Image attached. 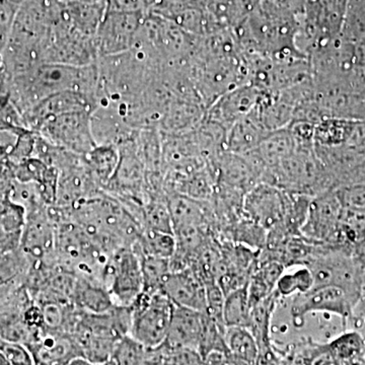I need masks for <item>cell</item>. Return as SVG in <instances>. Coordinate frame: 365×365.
Instances as JSON below:
<instances>
[{"instance_id":"cell-3","label":"cell","mask_w":365,"mask_h":365,"mask_svg":"<svg viewBox=\"0 0 365 365\" xmlns=\"http://www.w3.org/2000/svg\"><path fill=\"white\" fill-rule=\"evenodd\" d=\"M103 284L117 307H131L137 297L143 294L140 260L132 247H123L109 255Z\"/></svg>"},{"instance_id":"cell-25","label":"cell","mask_w":365,"mask_h":365,"mask_svg":"<svg viewBox=\"0 0 365 365\" xmlns=\"http://www.w3.org/2000/svg\"><path fill=\"white\" fill-rule=\"evenodd\" d=\"M137 255L140 260L141 272H143V292H148V294L160 292L163 281L172 272L170 260L158 258V257L148 256V255Z\"/></svg>"},{"instance_id":"cell-8","label":"cell","mask_w":365,"mask_h":365,"mask_svg":"<svg viewBox=\"0 0 365 365\" xmlns=\"http://www.w3.org/2000/svg\"><path fill=\"white\" fill-rule=\"evenodd\" d=\"M264 93L251 83L239 86L218 98L208 108L205 119L227 132L235 122L253 111Z\"/></svg>"},{"instance_id":"cell-31","label":"cell","mask_w":365,"mask_h":365,"mask_svg":"<svg viewBox=\"0 0 365 365\" xmlns=\"http://www.w3.org/2000/svg\"><path fill=\"white\" fill-rule=\"evenodd\" d=\"M208 0H158L153 13L168 14L182 9H206Z\"/></svg>"},{"instance_id":"cell-28","label":"cell","mask_w":365,"mask_h":365,"mask_svg":"<svg viewBox=\"0 0 365 365\" xmlns=\"http://www.w3.org/2000/svg\"><path fill=\"white\" fill-rule=\"evenodd\" d=\"M145 348L130 336H125L115 349L112 359L117 365H144Z\"/></svg>"},{"instance_id":"cell-22","label":"cell","mask_w":365,"mask_h":365,"mask_svg":"<svg viewBox=\"0 0 365 365\" xmlns=\"http://www.w3.org/2000/svg\"><path fill=\"white\" fill-rule=\"evenodd\" d=\"M132 248L137 254L170 260L176 252L177 240L174 234L143 228Z\"/></svg>"},{"instance_id":"cell-19","label":"cell","mask_w":365,"mask_h":365,"mask_svg":"<svg viewBox=\"0 0 365 365\" xmlns=\"http://www.w3.org/2000/svg\"><path fill=\"white\" fill-rule=\"evenodd\" d=\"M357 120L343 118H325L314 126V146L339 148L346 145L351 138Z\"/></svg>"},{"instance_id":"cell-10","label":"cell","mask_w":365,"mask_h":365,"mask_svg":"<svg viewBox=\"0 0 365 365\" xmlns=\"http://www.w3.org/2000/svg\"><path fill=\"white\" fill-rule=\"evenodd\" d=\"M97 98L78 91H64L45 98L24 113L25 123L34 130L50 118L72 112H93L98 107Z\"/></svg>"},{"instance_id":"cell-36","label":"cell","mask_w":365,"mask_h":365,"mask_svg":"<svg viewBox=\"0 0 365 365\" xmlns=\"http://www.w3.org/2000/svg\"><path fill=\"white\" fill-rule=\"evenodd\" d=\"M96 365H117L116 362H115V360L111 359L109 360H107V361L102 362V364H97Z\"/></svg>"},{"instance_id":"cell-32","label":"cell","mask_w":365,"mask_h":365,"mask_svg":"<svg viewBox=\"0 0 365 365\" xmlns=\"http://www.w3.org/2000/svg\"><path fill=\"white\" fill-rule=\"evenodd\" d=\"M304 365H341L333 356L327 344L309 348V351L304 354Z\"/></svg>"},{"instance_id":"cell-15","label":"cell","mask_w":365,"mask_h":365,"mask_svg":"<svg viewBox=\"0 0 365 365\" xmlns=\"http://www.w3.org/2000/svg\"><path fill=\"white\" fill-rule=\"evenodd\" d=\"M174 235L190 230H202L207 223L208 208L202 200L175 194L168 199Z\"/></svg>"},{"instance_id":"cell-21","label":"cell","mask_w":365,"mask_h":365,"mask_svg":"<svg viewBox=\"0 0 365 365\" xmlns=\"http://www.w3.org/2000/svg\"><path fill=\"white\" fill-rule=\"evenodd\" d=\"M85 160L93 179L103 186H108L119 165V148L116 145H97Z\"/></svg>"},{"instance_id":"cell-17","label":"cell","mask_w":365,"mask_h":365,"mask_svg":"<svg viewBox=\"0 0 365 365\" xmlns=\"http://www.w3.org/2000/svg\"><path fill=\"white\" fill-rule=\"evenodd\" d=\"M72 304L81 311L91 314L107 313L116 307L111 294L102 283L81 276H78L76 279Z\"/></svg>"},{"instance_id":"cell-6","label":"cell","mask_w":365,"mask_h":365,"mask_svg":"<svg viewBox=\"0 0 365 365\" xmlns=\"http://www.w3.org/2000/svg\"><path fill=\"white\" fill-rule=\"evenodd\" d=\"M289 198V192L260 182L245 196L242 215L269 232L284 220Z\"/></svg>"},{"instance_id":"cell-14","label":"cell","mask_w":365,"mask_h":365,"mask_svg":"<svg viewBox=\"0 0 365 365\" xmlns=\"http://www.w3.org/2000/svg\"><path fill=\"white\" fill-rule=\"evenodd\" d=\"M270 131L267 130L256 108L249 115L235 122L225 134L223 150L235 155H244L251 153Z\"/></svg>"},{"instance_id":"cell-1","label":"cell","mask_w":365,"mask_h":365,"mask_svg":"<svg viewBox=\"0 0 365 365\" xmlns=\"http://www.w3.org/2000/svg\"><path fill=\"white\" fill-rule=\"evenodd\" d=\"M78 91L100 100L98 63L86 66L42 63L13 76L9 95L21 114L45 98Z\"/></svg>"},{"instance_id":"cell-33","label":"cell","mask_w":365,"mask_h":365,"mask_svg":"<svg viewBox=\"0 0 365 365\" xmlns=\"http://www.w3.org/2000/svg\"><path fill=\"white\" fill-rule=\"evenodd\" d=\"M144 365H170L163 360L155 349H145Z\"/></svg>"},{"instance_id":"cell-37","label":"cell","mask_w":365,"mask_h":365,"mask_svg":"<svg viewBox=\"0 0 365 365\" xmlns=\"http://www.w3.org/2000/svg\"><path fill=\"white\" fill-rule=\"evenodd\" d=\"M85 1L97 2V1H101V0H85Z\"/></svg>"},{"instance_id":"cell-30","label":"cell","mask_w":365,"mask_h":365,"mask_svg":"<svg viewBox=\"0 0 365 365\" xmlns=\"http://www.w3.org/2000/svg\"><path fill=\"white\" fill-rule=\"evenodd\" d=\"M0 351L4 353L9 365H35L31 352L21 343L6 341Z\"/></svg>"},{"instance_id":"cell-26","label":"cell","mask_w":365,"mask_h":365,"mask_svg":"<svg viewBox=\"0 0 365 365\" xmlns=\"http://www.w3.org/2000/svg\"><path fill=\"white\" fill-rule=\"evenodd\" d=\"M314 287L313 275L307 266L290 273H283L276 285L275 292L279 297H290L304 294Z\"/></svg>"},{"instance_id":"cell-27","label":"cell","mask_w":365,"mask_h":365,"mask_svg":"<svg viewBox=\"0 0 365 365\" xmlns=\"http://www.w3.org/2000/svg\"><path fill=\"white\" fill-rule=\"evenodd\" d=\"M144 230H158V232L174 234L172 217L168 203L153 201L144 206L143 211Z\"/></svg>"},{"instance_id":"cell-16","label":"cell","mask_w":365,"mask_h":365,"mask_svg":"<svg viewBox=\"0 0 365 365\" xmlns=\"http://www.w3.org/2000/svg\"><path fill=\"white\" fill-rule=\"evenodd\" d=\"M285 266L272 259L259 258L250 275L247 287L251 307L275 292L276 285L284 273Z\"/></svg>"},{"instance_id":"cell-13","label":"cell","mask_w":365,"mask_h":365,"mask_svg":"<svg viewBox=\"0 0 365 365\" xmlns=\"http://www.w3.org/2000/svg\"><path fill=\"white\" fill-rule=\"evenodd\" d=\"M337 216V199L328 193L314 197L300 235L317 244L325 241L332 232Z\"/></svg>"},{"instance_id":"cell-34","label":"cell","mask_w":365,"mask_h":365,"mask_svg":"<svg viewBox=\"0 0 365 365\" xmlns=\"http://www.w3.org/2000/svg\"><path fill=\"white\" fill-rule=\"evenodd\" d=\"M68 365H96L95 364H93V362L90 361V360L85 359V357L79 356L76 357V359H74L72 360L71 364Z\"/></svg>"},{"instance_id":"cell-18","label":"cell","mask_w":365,"mask_h":365,"mask_svg":"<svg viewBox=\"0 0 365 365\" xmlns=\"http://www.w3.org/2000/svg\"><path fill=\"white\" fill-rule=\"evenodd\" d=\"M279 297L277 292H274L252 307L248 329L258 343L260 353L271 351V319Z\"/></svg>"},{"instance_id":"cell-2","label":"cell","mask_w":365,"mask_h":365,"mask_svg":"<svg viewBox=\"0 0 365 365\" xmlns=\"http://www.w3.org/2000/svg\"><path fill=\"white\" fill-rule=\"evenodd\" d=\"M131 323L128 336L153 349L165 342L169 333L174 304L162 292L143 294L132 304Z\"/></svg>"},{"instance_id":"cell-29","label":"cell","mask_w":365,"mask_h":365,"mask_svg":"<svg viewBox=\"0 0 365 365\" xmlns=\"http://www.w3.org/2000/svg\"><path fill=\"white\" fill-rule=\"evenodd\" d=\"M106 9L124 13L148 14L158 6V0H105Z\"/></svg>"},{"instance_id":"cell-5","label":"cell","mask_w":365,"mask_h":365,"mask_svg":"<svg viewBox=\"0 0 365 365\" xmlns=\"http://www.w3.org/2000/svg\"><path fill=\"white\" fill-rule=\"evenodd\" d=\"M145 16L106 9L95 36L98 58L114 56L131 50L137 30Z\"/></svg>"},{"instance_id":"cell-4","label":"cell","mask_w":365,"mask_h":365,"mask_svg":"<svg viewBox=\"0 0 365 365\" xmlns=\"http://www.w3.org/2000/svg\"><path fill=\"white\" fill-rule=\"evenodd\" d=\"M93 112H72L46 120L37 129L47 143L79 157H86L93 148L91 128Z\"/></svg>"},{"instance_id":"cell-12","label":"cell","mask_w":365,"mask_h":365,"mask_svg":"<svg viewBox=\"0 0 365 365\" xmlns=\"http://www.w3.org/2000/svg\"><path fill=\"white\" fill-rule=\"evenodd\" d=\"M203 316L202 312L174 306L165 344L175 348H191L198 351Z\"/></svg>"},{"instance_id":"cell-9","label":"cell","mask_w":365,"mask_h":365,"mask_svg":"<svg viewBox=\"0 0 365 365\" xmlns=\"http://www.w3.org/2000/svg\"><path fill=\"white\" fill-rule=\"evenodd\" d=\"M35 365H68L83 356L71 334L42 331L26 344Z\"/></svg>"},{"instance_id":"cell-7","label":"cell","mask_w":365,"mask_h":365,"mask_svg":"<svg viewBox=\"0 0 365 365\" xmlns=\"http://www.w3.org/2000/svg\"><path fill=\"white\" fill-rule=\"evenodd\" d=\"M356 297L338 287H313L304 294L294 295L292 316L295 326H302L309 313L323 312L347 319L352 314Z\"/></svg>"},{"instance_id":"cell-11","label":"cell","mask_w":365,"mask_h":365,"mask_svg":"<svg viewBox=\"0 0 365 365\" xmlns=\"http://www.w3.org/2000/svg\"><path fill=\"white\" fill-rule=\"evenodd\" d=\"M160 292L174 304V306L189 307L205 313V283L190 268L173 271L167 276Z\"/></svg>"},{"instance_id":"cell-23","label":"cell","mask_w":365,"mask_h":365,"mask_svg":"<svg viewBox=\"0 0 365 365\" xmlns=\"http://www.w3.org/2000/svg\"><path fill=\"white\" fill-rule=\"evenodd\" d=\"M341 365H360L365 356V341L361 334L349 331L327 344Z\"/></svg>"},{"instance_id":"cell-20","label":"cell","mask_w":365,"mask_h":365,"mask_svg":"<svg viewBox=\"0 0 365 365\" xmlns=\"http://www.w3.org/2000/svg\"><path fill=\"white\" fill-rule=\"evenodd\" d=\"M225 341L228 354L235 361L244 365L257 364L260 349L249 329L242 327H227L225 329Z\"/></svg>"},{"instance_id":"cell-35","label":"cell","mask_w":365,"mask_h":365,"mask_svg":"<svg viewBox=\"0 0 365 365\" xmlns=\"http://www.w3.org/2000/svg\"><path fill=\"white\" fill-rule=\"evenodd\" d=\"M0 365H9L6 356H4V353L1 351H0Z\"/></svg>"},{"instance_id":"cell-24","label":"cell","mask_w":365,"mask_h":365,"mask_svg":"<svg viewBox=\"0 0 365 365\" xmlns=\"http://www.w3.org/2000/svg\"><path fill=\"white\" fill-rule=\"evenodd\" d=\"M251 309L247 285L228 292L225 294L222 309L225 327H242L248 329Z\"/></svg>"}]
</instances>
